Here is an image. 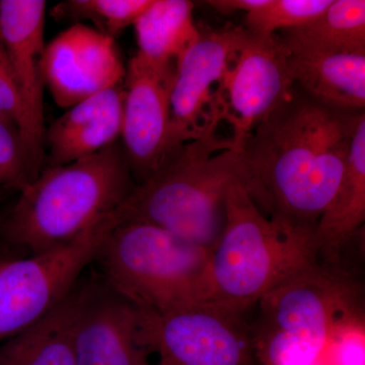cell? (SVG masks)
Instances as JSON below:
<instances>
[{"label": "cell", "instance_id": "cell-1", "mask_svg": "<svg viewBox=\"0 0 365 365\" xmlns=\"http://www.w3.org/2000/svg\"><path fill=\"white\" fill-rule=\"evenodd\" d=\"M364 111L322 104L294 85L242 148V186L269 216L316 227L339 189Z\"/></svg>", "mask_w": 365, "mask_h": 365}, {"label": "cell", "instance_id": "cell-2", "mask_svg": "<svg viewBox=\"0 0 365 365\" xmlns=\"http://www.w3.org/2000/svg\"><path fill=\"white\" fill-rule=\"evenodd\" d=\"M135 186L119 141L91 157L48 167L21 190L0 222V242L26 256L66 246L111 215Z\"/></svg>", "mask_w": 365, "mask_h": 365}, {"label": "cell", "instance_id": "cell-3", "mask_svg": "<svg viewBox=\"0 0 365 365\" xmlns=\"http://www.w3.org/2000/svg\"><path fill=\"white\" fill-rule=\"evenodd\" d=\"M216 116L200 136L182 144L137 184L112 213L114 222L150 223L212 252L225 223V197L244 181L242 150L217 134Z\"/></svg>", "mask_w": 365, "mask_h": 365}, {"label": "cell", "instance_id": "cell-4", "mask_svg": "<svg viewBox=\"0 0 365 365\" xmlns=\"http://www.w3.org/2000/svg\"><path fill=\"white\" fill-rule=\"evenodd\" d=\"M316 227L262 212L241 182L225 197L222 237L211 253L210 302L246 313L318 260Z\"/></svg>", "mask_w": 365, "mask_h": 365}, {"label": "cell", "instance_id": "cell-5", "mask_svg": "<svg viewBox=\"0 0 365 365\" xmlns=\"http://www.w3.org/2000/svg\"><path fill=\"white\" fill-rule=\"evenodd\" d=\"M112 222L95 259L108 287L146 313L209 300L212 252L150 223Z\"/></svg>", "mask_w": 365, "mask_h": 365}, {"label": "cell", "instance_id": "cell-6", "mask_svg": "<svg viewBox=\"0 0 365 365\" xmlns=\"http://www.w3.org/2000/svg\"><path fill=\"white\" fill-rule=\"evenodd\" d=\"M260 325L325 352L336 331L364 321V287L341 263L318 260L262 297Z\"/></svg>", "mask_w": 365, "mask_h": 365}, {"label": "cell", "instance_id": "cell-7", "mask_svg": "<svg viewBox=\"0 0 365 365\" xmlns=\"http://www.w3.org/2000/svg\"><path fill=\"white\" fill-rule=\"evenodd\" d=\"M244 316L210 300L165 314L139 311L138 340L158 365H261Z\"/></svg>", "mask_w": 365, "mask_h": 365}, {"label": "cell", "instance_id": "cell-8", "mask_svg": "<svg viewBox=\"0 0 365 365\" xmlns=\"http://www.w3.org/2000/svg\"><path fill=\"white\" fill-rule=\"evenodd\" d=\"M112 225L110 215L66 246L2 261L0 343L35 325L71 294Z\"/></svg>", "mask_w": 365, "mask_h": 365}, {"label": "cell", "instance_id": "cell-9", "mask_svg": "<svg viewBox=\"0 0 365 365\" xmlns=\"http://www.w3.org/2000/svg\"><path fill=\"white\" fill-rule=\"evenodd\" d=\"M294 88L279 35H261L242 26L213 98L222 121L232 128L235 148L242 150L252 132Z\"/></svg>", "mask_w": 365, "mask_h": 365}, {"label": "cell", "instance_id": "cell-10", "mask_svg": "<svg viewBox=\"0 0 365 365\" xmlns=\"http://www.w3.org/2000/svg\"><path fill=\"white\" fill-rule=\"evenodd\" d=\"M177 63H155L136 53L123 81L122 146L129 167L140 184L169 158L170 93Z\"/></svg>", "mask_w": 365, "mask_h": 365}, {"label": "cell", "instance_id": "cell-11", "mask_svg": "<svg viewBox=\"0 0 365 365\" xmlns=\"http://www.w3.org/2000/svg\"><path fill=\"white\" fill-rule=\"evenodd\" d=\"M41 73L55 103L69 109L100 91L123 85L126 67L115 39L76 23L46 45Z\"/></svg>", "mask_w": 365, "mask_h": 365}, {"label": "cell", "instance_id": "cell-12", "mask_svg": "<svg viewBox=\"0 0 365 365\" xmlns=\"http://www.w3.org/2000/svg\"><path fill=\"white\" fill-rule=\"evenodd\" d=\"M46 6L45 0H0V40L23 102L21 136L38 174L44 160L46 135L41 73Z\"/></svg>", "mask_w": 365, "mask_h": 365}, {"label": "cell", "instance_id": "cell-13", "mask_svg": "<svg viewBox=\"0 0 365 365\" xmlns=\"http://www.w3.org/2000/svg\"><path fill=\"white\" fill-rule=\"evenodd\" d=\"M242 26L200 31V36L177 61L170 93L169 157L182 144L196 139L217 112L212 109L217 86Z\"/></svg>", "mask_w": 365, "mask_h": 365}, {"label": "cell", "instance_id": "cell-14", "mask_svg": "<svg viewBox=\"0 0 365 365\" xmlns=\"http://www.w3.org/2000/svg\"><path fill=\"white\" fill-rule=\"evenodd\" d=\"M138 330V309L104 281L81 287L72 330L76 365L148 364Z\"/></svg>", "mask_w": 365, "mask_h": 365}, {"label": "cell", "instance_id": "cell-15", "mask_svg": "<svg viewBox=\"0 0 365 365\" xmlns=\"http://www.w3.org/2000/svg\"><path fill=\"white\" fill-rule=\"evenodd\" d=\"M123 85L108 88L67 109L45 135L49 167L95 155L122 134Z\"/></svg>", "mask_w": 365, "mask_h": 365}, {"label": "cell", "instance_id": "cell-16", "mask_svg": "<svg viewBox=\"0 0 365 365\" xmlns=\"http://www.w3.org/2000/svg\"><path fill=\"white\" fill-rule=\"evenodd\" d=\"M294 85L322 104L345 111L365 107V53L287 51Z\"/></svg>", "mask_w": 365, "mask_h": 365}, {"label": "cell", "instance_id": "cell-17", "mask_svg": "<svg viewBox=\"0 0 365 365\" xmlns=\"http://www.w3.org/2000/svg\"><path fill=\"white\" fill-rule=\"evenodd\" d=\"M364 220L365 114L355 129L337 194L314 230L319 260L340 263L345 247L364 228Z\"/></svg>", "mask_w": 365, "mask_h": 365}, {"label": "cell", "instance_id": "cell-18", "mask_svg": "<svg viewBox=\"0 0 365 365\" xmlns=\"http://www.w3.org/2000/svg\"><path fill=\"white\" fill-rule=\"evenodd\" d=\"M81 287L35 325L0 343V365H76L72 330Z\"/></svg>", "mask_w": 365, "mask_h": 365}, {"label": "cell", "instance_id": "cell-19", "mask_svg": "<svg viewBox=\"0 0 365 365\" xmlns=\"http://www.w3.org/2000/svg\"><path fill=\"white\" fill-rule=\"evenodd\" d=\"M279 37L290 52L365 53V1L332 0L313 21Z\"/></svg>", "mask_w": 365, "mask_h": 365}, {"label": "cell", "instance_id": "cell-20", "mask_svg": "<svg viewBox=\"0 0 365 365\" xmlns=\"http://www.w3.org/2000/svg\"><path fill=\"white\" fill-rule=\"evenodd\" d=\"M193 2L153 0L134 23L138 54L155 63H177L200 36Z\"/></svg>", "mask_w": 365, "mask_h": 365}, {"label": "cell", "instance_id": "cell-21", "mask_svg": "<svg viewBox=\"0 0 365 365\" xmlns=\"http://www.w3.org/2000/svg\"><path fill=\"white\" fill-rule=\"evenodd\" d=\"M153 0H66L53 7L56 21H91L96 30L113 39L134 25Z\"/></svg>", "mask_w": 365, "mask_h": 365}, {"label": "cell", "instance_id": "cell-22", "mask_svg": "<svg viewBox=\"0 0 365 365\" xmlns=\"http://www.w3.org/2000/svg\"><path fill=\"white\" fill-rule=\"evenodd\" d=\"M332 0H268L265 6L246 14V29L261 35H274L311 23L326 11Z\"/></svg>", "mask_w": 365, "mask_h": 365}, {"label": "cell", "instance_id": "cell-23", "mask_svg": "<svg viewBox=\"0 0 365 365\" xmlns=\"http://www.w3.org/2000/svg\"><path fill=\"white\" fill-rule=\"evenodd\" d=\"M20 129L0 117V187L21 191L38 176Z\"/></svg>", "mask_w": 365, "mask_h": 365}, {"label": "cell", "instance_id": "cell-24", "mask_svg": "<svg viewBox=\"0 0 365 365\" xmlns=\"http://www.w3.org/2000/svg\"><path fill=\"white\" fill-rule=\"evenodd\" d=\"M322 365H365L364 321L336 331L327 345Z\"/></svg>", "mask_w": 365, "mask_h": 365}, {"label": "cell", "instance_id": "cell-25", "mask_svg": "<svg viewBox=\"0 0 365 365\" xmlns=\"http://www.w3.org/2000/svg\"><path fill=\"white\" fill-rule=\"evenodd\" d=\"M0 117L23 128L24 107L4 46L0 40Z\"/></svg>", "mask_w": 365, "mask_h": 365}, {"label": "cell", "instance_id": "cell-26", "mask_svg": "<svg viewBox=\"0 0 365 365\" xmlns=\"http://www.w3.org/2000/svg\"><path fill=\"white\" fill-rule=\"evenodd\" d=\"M268 0H209L208 6L222 14H232L237 11L245 14L257 11L267 4Z\"/></svg>", "mask_w": 365, "mask_h": 365}, {"label": "cell", "instance_id": "cell-27", "mask_svg": "<svg viewBox=\"0 0 365 365\" xmlns=\"http://www.w3.org/2000/svg\"><path fill=\"white\" fill-rule=\"evenodd\" d=\"M4 259H0V265H1L2 261H4Z\"/></svg>", "mask_w": 365, "mask_h": 365}, {"label": "cell", "instance_id": "cell-28", "mask_svg": "<svg viewBox=\"0 0 365 365\" xmlns=\"http://www.w3.org/2000/svg\"><path fill=\"white\" fill-rule=\"evenodd\" d=\"M144 365H150V364H148H148H144Z\"/></svg>", "mask_w": 365, "mask_h": 365}]
</instances>
